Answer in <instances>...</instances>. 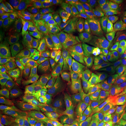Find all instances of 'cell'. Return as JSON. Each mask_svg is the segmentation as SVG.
<instances>
[{
    "mask_svg": "<svg viewBox=\"0 0 126 126\" xmlns=\"http://www.w3.org/2000/svg\"><path fill=\"white\" fill-rule=\"evenodd\" d=\"M54 126H72L71 124H70L68 123H67V122H60L59 123H57L55 124Z\"/></svg>",
    "mask_w": 126,
    "mask_h": 126,
    "instance_id": "d590c367",
    "label": "cell"
},
{
    "mask_svg": "<svg viewBox=\"0 0 126 126\" xmlns=\"http://www.w3.org/2000/svg\"><path fill=\"white\" fill-rule=\"evenodd\" d=\"M126 50V37L119 42L117 45L111 48L110 51H109V53L113 57L119 56L120 54L125 51Z\"/></svg>",
    "mask_w": 126,
    "mask_h": 126,
    "instance_id": "f1b7e54d",
    "label": "cell"
},
{
    "mask_svg": "<svg viewBox=\"0 0 126 126\" xmlns=\"http://www.w3.org/2000/svg\"><path fill=\"white\" fill-rule=\"evenodd\" d=\"M48 43L54 50L55 57L57 61L54 86L56 91H59L68 78L67 77L69 73H70L73 61V53L63 51L49 42Z\"/></svg>",
    "mask_w": 126,
    "mask_h": 126,
    "instance_id": "8992f818",
    "label": "cell"
},
{
    "mask_svg": "<svg viewBox=\"0 0 126 126\" xmlns=\"http://www.w3.org/2000/svg\"><path fill=\"white\" fill-rule=\"evenodd\" d=\"M99 31L108 36L126 33V18L103 21L99 25Z\"/></svg>",
    "mask_w": 126,
    "mask_h": 126,
    "instance_id": "ffe728a7",
    "label": "cell"
},
{
    "mask_svg": "<svg viewBox=\"0 0 126 126\" xmlns=\"http://www.w3.org/2000/svg\"><path fill=\"white\" fill-rule=\"evenodd\" d=\"M48 42V41H47ZM57 65L54 50L49 43L41 46L36 54L34 67V78L42 81H49Z\"/></svg>",
    "mask_w": 126,
    "mask_h": 126,
    "instance_id": "5b68a950",
    "label": "cell"
},
{
    "mask_svg": "<svg viewBox=\"0 0 126 126\" xmlns=\"http://www.w3.org/2000/svg\"><path fill=\"white\" fill-rule=\"evenodd\" d=\"M117 116L126 124V91L120 85L113 86L110 90Z\"/></svg>",
    "mask_w": 126,
    "mask_h": 126,
    "instance_id": "e0dca14e",
    "label": "cell"
},
{
    "mask_svg": "<svg viewBox=\"0 0 126 126\" xmlns=\"http://www.w3.org/2000/svg\"><path fill=\"white\" fill-rule=\"evenodd\" d=\"M106 19L113 20L126 16V7H110L105 9Z\"/></svg>",
    "mask_w": 126,
    "mask_h": 126,
    "instance_id": "d4e9b609",
    "label": "cell"
},
{
    "mask_svg": "<svg viewBox=\"0 0 126 126\" xmlns=\"http://www.w3.org/2000/svg\"><path fill=\"white\" fill-rule=\"evenodd\" d=\"M111 7H126V0H113Z\"/></svg>",
    "mask_w": 126,
    "mask_h": 126,
    "instance_id": "836d02e7",
    "label": "cell"
},
{
    "mask_svg": "<svg viewBox=\"0 0 126 126\" xmlns=\"http://www.w3.org/2000/svg\"><path fill=\"white\" fill-rule=\"evenodd\" d=\"M126 37V33H120L113 35L106 36L105 42H104L102 50L110 51L115 46Z\"/></svg>",
    "mask_w": 126,
    "mask_h": 126,
    "instance_id": "484cf974",
    "label": "cell"
},
{
    "mask_svg": "<svg viewBox=\"0 0 126 126\" xmlns=\"http://www.w3.org/2000/svg\"><path fill=\"white\" fill-rule=\"evenodd\" d=\"M82 0H52L42 25L47 27L64 25L71 18L80 15Z\"/></svg>",
    "mask_w": 126,
    "mask_h": 126,
    "instance_id": "277c9868",
    "label": "cell"
},
{
    "mask_svg": "<svg viewBox=\"0 0 126 126\" xmlns=\"http://www.w3.org/2000/svg\"><path fill=\"white\" fill-rule=\"evenodd\" d=\"M68 25L77 34L84 36L99 30V23L81 15L74 16L68 22Z\"/></svg>",
    "mask_w": 126,
    "mask_h": 126,
    "instance_id": "9a60e30c",
    "label": "cell"
},
{
    "mask_svg": "<svg viewBox=\"0 0 126 126\" xmlns=\"http://www.w3.org/2000/svg\"><path fill=\"white\" fill-rule=\"evenodd\" d=\"M48 97V86L46 82L37 79L23 86L16 94L18 105L27 113L46 103Z\"/></svg>",
    "mask_w": 126,
    "mask_h": 126,
    "instance_id": "3957f363",
    "label": "cell"
},
{
    "mask_svg": "<svg viewBox=\"0 0 126 126\" xmlns=\"http://www.w3.org/2000/svg\"><path fill=\"white\" fill-rule=\"evenodd\" d=\"M117 113L111 95H107L100 102L98 113L94 124L95 126H115Z\"/></svg>",
    "mask_w": 126,
    "mask_h": 126,
    "instance_id": "30bf717a",
    "label": "cell"
},
{
    "mask_svg": "<svg viewBox=\"0 0 126 126\" xmlns=\"http://www.w3.org/2000/svg\"><path fill=\"white\" fill-rule=\"evenodd\" d=\"M12 9L7 5L4 3V1H1V8H0V21L1 22L8 23L11 17L13 15Z\"/></svg>",
    "mask_w": 126,
    "mask_h": 126,
    "instance_id": "83f0119b",
    "label": "cell"
},
{
    "mask_svg": "<svg viewBox=\"0 0 126 126\" xmlns=\"http://www.w3.org/2000/svg\"><path fill=\"white\" fill-rule=\"evenodd\" d=\"M70 74L76 78L94 81L107 88L106 83L96 75L80 53H73V61Z\"/></svg>",
    "mask_w": 126,
    "mask_h": 126,
    "instance_id": "9c48e42d",
    "label": "cell"
},
{
    "mask_svg": "<svg viewBox=\"0 0 126 126\" xmlns=\"http://www.w3.org/2000/svg\"><path fill=\"white\" fill-rule=\"evenodd\" d=\"M11 9L15 16L23 24L35 29L36 22L23 7L18 4H14L12 5Z\"/></svg>",
    "mask_w": 126,
    "mask_h": 126,
    "instance_id": "603a6c76",
    "label": "cell"
},
{
    "mask_svg": "<svg viewBox=\"0 0 126 126\" xmlns=\"http://www.w3.org/2000/svg\"><path fill=\"white\" fill-rule=\"evenodd\" d=\"M80 15L96 22H103L106 19L105 9L97 1L82 0L80 9Z\"/></svg>",
    "mask_w": 126,
    "mask_h": 126,
    "instance_id": "7c38bea8",
    "label": "cell"
},
{
    "mask_svg": "<svg viewBox=\"0 0 126 126\" xmlns=\"http://www.w3.org/2000/svg\"><path fill=\"white\" fill-rule=\"evenodd\" d=\"M27 32L13 31L2 40L1 46L7 48H13L20 44L22 43L23 39Z\"/></svg>",
    "mask_w": 126,
    "mask_h": 126,
    "instance_id": "cb8c5ba5",
    "label": "cell"
},
{
    "mask_svg": "<svg viewBox=\"0 0 126 126\" xmlns=\"http://www.w3.org/2000/svg\"><path fill=\"white\" fill-rule=\"evenodd\" d=\"M93 97L83 96L80 108L81 119L88 122H94L98 113L100 102Z\"/></svg>",
    "mask_w": 126,
    "mask_h": 126,
    "instance_id": "ac0fdd59",
    "label": "cell"
},
{
    "mask_svg": "<svg viewBox=\"0 0 126 126\" xmlns=\"http://www.w3.org/2000/svg\"><path fill=\"white\" fill-rule=\"evenodd\" d=\"M12 48H7L1 47L0 49V67L1 68L7 65L8 57Z\"/></svg>",
    "mask_w": 126,
    "mask_h": 126,
    "instance_id": "f546056e",
    "label": "cell"
},
{
    "mask_svg": "<svg viewBox=\"0 0 126 126\" xmlns=\"http://www.w3.org/2000/svg\"><path fill=\"white\" fill-rule=\"evenodd\" d=\"M0 126H25L21 113L14 104L1 108Z\"/></svg>",
    "mask_w": 126,
    "mask_h": 126,
    "instance_id": "4fadbf2b",
    "label": "cell"
},
{
    "mask_svg": "<svg viewBox=\"0 0 126 126\" xmlns=\"http://www.w3.org/2000/svg\"><path fill=\"white\" fill-rule=\"evenodd\" d=\"M25 118L26 126H54L59 120L56 111L47 103L28 112Z\"/></svg>",
    "mask_w": 126,
    "mask_h": 126,
    "instance_id": "52a82bcc",
    "label": "cell"
},
{
    "mask_svg": "<svg viewBox=\"0 0 126 126\" xmlns=\"http://www.w3.org/2000/svg\"><path fill=\"white\" fill-rule=\"evenodd\" d=\"M83 96L74 86L71 79L68 78L59 91L55 108L60 116L65 120L79 121L80 108Z\"/></svg>",
    "mask_w": 126,
    "mask_h": 126,
    "instance_id": "6da1fadb",
    "label": "cell"
},
{
    "mask_svg": "<svg viewBox=\"0 0 126 126\" xmlns=\"http://www.w3.org/2000/svg\"><path fill=\"white\" fill-rule=\"evenodd\" d=\"M106 36L98 31L88 35L82 36L81 42L79 44L81 54L91 53L101 50L103 47Z\"/></svg>",
    "mask_w": 126,
    "mask_h": 126,
    "instance_id": "2e32d148",
    "label": "cell"
},
{
    "mask_svg": "<svg viewBox=\"0 0 126 126\" xmlns=\"http://www.w3.org/2000/svg\"><path fill=\"white\" fill-rule=\"evenodd\" d=\"M46 39L49 43L59 48L60 50H63L72 53H80L79 46L77 42L71 40H63V39H57L54 36H52L50 34L45 33Z\"/></svg>",
    "mask_w": 126,
    "mask_h": 126,
    "instance_id": "44dd1931",
    "label": "cell"
},
{
    "mask_svg": "<svg viewBox=\"0 0 126 126\" xmlns=\"http://www.w3.org/2000/svg\"><path fill=\"white\" fill-rule=\"evenodd\" d=\"M120 77V81L122 82L123 83H126V73L121 75Z\"/></svg>",
    "mask_w": 126,
    "mask_h": 126,
    "instance_id": "8d00e7d4",
    "label": "cell"
},
{
    "mask_svg": "<svg viewBox=\"0 0 126 126\" xmlns=\"http://www.w3.org/2000/svg\"><path fill=\"white\" fill-rule=\"evenodd\" d=\"M72 81L75 88L91 96V97L98 100L105 97L106 88L95 82L75 78H72Z\"/></svg>",
    "mask_w": 126,
    "mask_h": 126,
    "instance_id": "5bb4252c",
    "label": "cell"
},
{
    "mask_svg": "<svg viewBox=\"0 0 126 126\" xmlns=\"http://www.w3.org/2000/svg\"><path fill=\"white\" fill-rule=\"evenodd\" d=\"M82 56L96 75L106 84L112 86L120 84V74L113 65V57L108 51L101 49Z\"/></svg>",
    "mask_w": 126,
    "mask_h": 126,
    "instance_id": "7a4b0ae2",
    "label": "cell"
},
{
    "mask_svg": "<svg viewBox=\"0 0 126 126\" xmlns=\"http://www.w3.org/2000/svg\"><path fill=\"white\" fill-rule=\"evenodd\" d=\"M46 33L57 39L71 40L80 43L82 36L77 34L69 25H65L56 27H46Z\"/></svg>",
    "mask_w": 126,
    "mask_h": 126,
    "instance_id": "d6986e66",
    "label": "cell"
},
{
    "mask_svg": "<svg viewBox=\"0 0 126 126\" xmlns=\"http://www.w3.org/2000/svg\"><path fill=\"white\" fill-rule=\"evenodd\" d=\"M39 48H30L23 43L14 47L9 54L6 67L12 71L20 70L37 54Z\"/></svg>",
    "mask_w": 126,
    "mask_h": 126,
    "instance_id": "ba28073f",
    "label": "cell"
},
{
    "mask_svg": "<svg viewBox=\"0 0 126 126\" xmlns=\"http://www.w3.org/2000/svg\"><path fill=\"white\" fill-rule=\"evenodd\" d=\"M14 31L9 25L5 23H0V39L4 40L7 36Z\"/></svg>",
    "mask_w": 126,
    "mask_h": 126,
    "instance_id": "4dcf8cb0",
    "label": "cell"
},
{
    "mask_svg": "<svg viewBox=\"0 0 126 126\" xmlns=\"http://www.w3.org/2000/svg\"><path fill=\"white\" fill-rule=\"evenodd\" d=\"M124 63H126V50L122 52L119 56L113 57V64L114 66H116Z\"/></svg>",
    "mask_w": 126,
    "mask_h": 126,
    "instance_id": "1f68e13d",
    "label": "cell"
},
{
    "mask_svg": "<svg viewBox=\"0 0 126 126\" xmlns=\"http://www.w3.org/2000/svg\"><path fill=\"white\" fill-rule=\"evenodd\" d=\"M65 122L68 123L72 126H93L92 124H91L89 122H81V121L72 120L70 119L65 120Z\"/></svg>",
    "mask_w": 126,
    "mask_h": 126,
    "instance_id": "d6a6232c",
    "label": "cell"
},
{
    "mask_svg": "<svg viewBox=\"0 0 126 126\" xmlns=\"http://www.w3.org/2000/svg\"><path fill=\"white\" fill-rule=\"evenodd\" d=\"M12 28L14 31H16L18 32H32L35 30L34 28L29 27V26H26L23 24L21 22L19 21L15 15L13 14L12 16L11 17L8 23H7Z\"/></svg>",
    "mask_w": 126,
    "mask_h": 126,
    "instance_id": "4316f807",
    "label": "cell"
},
{
    "mask_svg": "<svg viewBox=\"0 0 126 126\" xmlns=\"http://www.w3.org/2000/svg\"><path fill=\"white\" fill-rule=\"evenodd\" d=\"M98 2L101 5L103 8L106 9L108 8L111 7L113 2V0H98Z\"/></svg>",
    "mask_w": 126,
    "mask_h": 126,
    "instance_id": "e575fe53",
    "label": "cell"
},
{
    "mask_svg": "<svg viewBox=\"0 0 126 126\" xmlns=\"http://www.w3.org/2000/svg\"><path fill=\"white\" fill-rule=\"evenodd\" d=\"M123 87L126 91V83H123Z\"/></svg>",
    "mask_w": 126,
    "mask_h": 126,
    "instance_id": "74e56055",
    "label": "cell"
},
{
    "mask_svg": "<svg viewBox=\"0 0 126 126\" xmlns=\"http://www.w3.org/2000/svg\"><path fill=\"white\" fill-rule=\"evenodd\" d=\"M46 36L43 35L39 31H34L27 32L23 39V43L28 47L32 49H37L41 46L48 44Z\"/></svg>",
    "mask_w": 126,
    "mask_h": 126,
    "instance_id": "7402d4cb",
    "label": "cell"
},
{
    "mask_svg": "<svg viewBox=\"0 0 126 126\" xmlns=\"http://www.w3.org/2000/svg\"><path fill=\"white\" fill-rule=\"evenodd\" d=\"M123 126V125H122V124H119V125H117V126Z\"/></svg>",
    "mask_w": 126,
    "mask_h": 126,
    "instance_id": "f35d334b",
    "label": "cell"
},
{
    "mask_svg": "<svg viewBox=\"0 0 126 126\" xmlns=\"http://www.w3.org/2000/svg\"><path fill=\"white\" fill-rule=\"evenodd\" d=\"M51 1L52 0H23L20 3L35 22L42 24Z\"/></svg>",
    "mask_w": 126,
    "mask_h": 126,
    "instance_id": "8fae6325",
    "label": "cell"
}]
</instances>
